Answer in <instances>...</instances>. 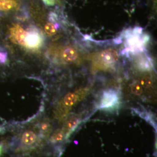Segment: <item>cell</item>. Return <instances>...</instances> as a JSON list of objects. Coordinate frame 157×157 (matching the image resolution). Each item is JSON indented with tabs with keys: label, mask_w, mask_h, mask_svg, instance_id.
<instances>
[{
	"label": "cell",
	"mask_w": 157,
	"mask_h": 157,
	"mask_svg": "<svg viewBox=\"0 0 157 157\" xmlns=\"http://www.w3.org/2000/svg\"><path fill=\"white\" fill-rule=\"evenodd\" d=\"M61 1L62 0H42V1L45 4L46 6H50L59 4L61 2Z\"/></svg>",
	"instance_id": "16"
},
{
	"label": "cell",
	"mask_w": 157,
	"mask_h": 157,
	"mask_svg": "<svg viewBox=\"0 0 157 157\" xmlns=\"http://www.w3.org/2000/svg\"><path fill=\"white\" fill-rule=\"evenodd\" d=\"M64 137H65V135L63 134L62 130L58 131L52 136V137H51V140L52 142H54V143L59 142V141L62 140V139H63Z\"/></svg>",
	"instance_id": "15"
},
{
	"label": "cell",
	"mask_w": 157,
	"mask_h": 157,
	"mask_svg": "<svg viewBox=\"0 0 157 157\" xmlns=\"http://www.w3.org/2000/svg\"><path fill=\"white\" fill-rule=\"evenodd\" d=\"M58 15L54 12H51L50 14L49 21L44 24V31L48 36H54L56 34L59 28V25L58 23Z\"/></svg>",
	"instance_id": "8"
},
{
	"label": "cell",
	"mask_w": 157,
	"mask_h": 157,
	"mask_svg": "<svg viewBox=\"0 0 157 157\" xmlns=\"http://www.w3.org/2000/svg\"><path fill=\"white\" fill-rule=\"evenodd\" d=\"M135 67L141 72H150L154 69V63L151 58L147 54L141 52L136 54L134 59Z\"/></svg>",
	"instance_id": "7"
},
{
	"label": "cell",
	"mask_w": 157,
	"mask_h": 157,
	"mask_svg": "<svg viewBox=\"0 0 157 157\" xmlns=\"http://www.w3.org/2000/svg\"><path fill=\"white\" fill-rule=\"evenodd\" d=\"M51 49V53L54 56H58L64 63H75L78 59V52L73 47L55 46L52 47Z\"/></svg>",
	"instance_id": "5"
},
{
	"label": "cell",
	"mask_w": 157,
	"mask_h": 157,
	"mask_svg": "<svg viewBox=\"0 0 157 157\" xmlns=\"http://www.w3.org/2000/svg\"><path fill=\"white\" fill-rule=\"evenodd\" d=\"M44 44V38L39 30L36 28L29 29L25 31L22 45L30 50H37Z\"/></svg>",
	"instance_id": "4"
},
{
	"label": "cell",
	"mask_w": 157,
	"mask_h": 157,
	"mask_svg": "<svg viewBox=\"0 0 157 157\" xmlns=\"http://www.w3.org/2000/svg\"><path fill=\"white\" fill-rule=\"evenodd\" d=\"M29 9L32 17L39 24H42L44 22L45 12L38 3L32 1L30 4Z\"/></svg>",
	"instance_id": "10"
},
{
	"label": "cell",
	"mask_w": 157,
	"mask_h": 157,
	"mask_svg": "<svg viewBox=\"0 0 157 157\" xmlns=\"http://www.w3.org/2000/svg\"><path fill=\"white\" fill-rule=\"evenodd\" d=\"M87 88H81L74 92L69 93L59 102L56 109V115L60 121L65 120L71 108L78 102L83 100L88 94Z\"/></svg>",
	"instance_id": "3"
},
{
	"label": "cell",
	"mask_w": 157,
	"mask_h": 157,
	"mask_svg": "<svg viewBox=\"0 0 157 157\" xmlns=\"http://www.w3.org/2000/svg\"><path fill=\"white\" fill-rule=\"evenodd\" d=\"M4 151V147L2 144H0V156L1 155V154H2V152Z\"/></svg>",
	"instance_id": "17"
},
{
	"label": "cell",
	"mask_w": 157,
	"mask_h": 157,
	"mask_svg": "<svg viewBox=\"0 0 157 157\" xmlns=\"http://www.w3.org/2000/svg\"><path fill=\"white\" fill-rule=\"evenodd\" d=\"M124 37L125 48L122 53L128 56L144 52L150 39V36L143 33V29L140 27L127 29L124 32Z\"/></svg>",
	"instance_id": "1"
},
{
	"label": "cell",
	"mask_w": 157,
	"mask_h": 157,
	"mask_svg": "<svg viewBox=\"0 0 157 157\" xmlns=\"http://www.w3.org/2000/svg\"><path fill=\"white\" fill-rule=\"evenodd\" d=\"M139 84H140L141 87L143 88H149L152 84V80L150 76H144L141 78L139 80Z\"/></svg>",
	"instance_id": "13"
},
{
	"label": "cell",
	"mask_w": 157,
	"mask_h": 157,
	"mask_svg": "<svg viewBox=\"0 0 157 157\" xmlns=\"http://www.w3.org/2000/svg\"><path fill=\"white\" fill-rule=\"evenodd\" d=\"M80 122V119L77 117H72L67 120V123L65 124L62 131L65 135V138H67L71 133L73 132L77 127Z\"/></svg>",
	"instance_id": "11"
},
{
	"label": "cell",
	"mask_w": 157,
	"mask_h": 157,
	"mask_svg": "<svg viewBox=\"0 0 157 157\" xmlns=\"http://www.w3.org/2000/svg\"><path fill=\"white\" fill-rule=\"evenodd\" d=\"M119 101V95L117 91L113 89H107L102 93L98 108L105 110L112 109L118 107Z\"/></svg>",
	"instance_id": "6"
},
{
	"label": "cell",
	"mask_w": 157,
	"mask_h": 157,
	"mask_svg": "<svg viewBox=\"0 0 157 157\" xmlns=\"http://www.w3.org/2000/svg\"><path fill=\"white\" fill-rule=\"evenodd\" d=\"M91 60L94 72L108 71L115 67L119 60V54L116 50L108 48L93 55Z\"/></svg>",
	"instance_id": "2"
},
{
	"label": "cell",
	"mask_w": 157,
	"mask_h": 157,
	"mask_svg": "<svg viewBox=\"0 0 157 157\" xmlns=\"http://www.w3.org/2000/svg\"><path fill=\"white\" fill-rule=\"evenodd\" d=\"M131 91L135 95H140L143 93V87L139 83H134L131 86Z\"/></svg>",
	"instance_id": "14"
},
{
	"label": "cell",
	"mask_w": 157,
	"mask_h": 157,
	"mask_svg": "<svg viewBox=\"0 0 157 157\" xmlns=\"http://www.w3.org/2000/svg\"><path fill=\"white\" fill-rule=\"evenodd\" d=\"M21 4V0H0V12L9 13L17 11Z\"/></svg>",
	"instance_id": "9"
},
{
	"label": "cell",
	"mask_w": 157,
	"mask_h": 157,
	"mask_svg": "<svg viewBox=\"0 0 157 157\" xmlns=\"http://www.w3.org/2000/svg\"><path fill=\"white\" fill-rule=\"evenodd\" d=\"M36 140H37V136L33 132L30 130L25 132L23 133L21 137L22 143L25 146H32L36 141Z\"/></svg>",
	"instance_id": "12"
}]
</instances>
